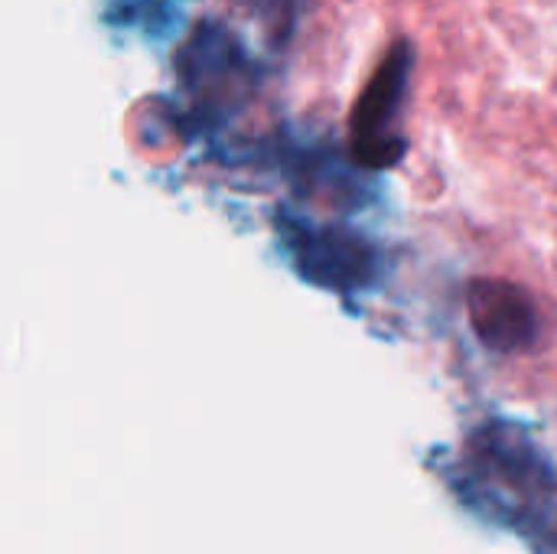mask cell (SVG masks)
Wrapping results in <instances>:
<instances>
[{"label": "cell", "instance_id": "obj_3", "mask_svg": "<svg viewBox=\"0 0 557 554\" xmlns=\"http://www.w3.org/2000/svg\"><path fill=\"white\" fill-rule=\"evenodd\" d=\"M284 242L307 281H317L333 291H356L375 281L379 255L366 238L352 232L287 225Z\"/></svg>", "mask_w": 557, "mask_h": 554}, {"label": "cell", "instance_id": "obj_2", "mask_svg": "<svg viewBox=\"0 0 557 554\" xmlns=\"http://www.w3.org/2000/svg\"><path fill=\"white\" fill-rule=\"evenodd\" d=\"M467 310H470V323L480 343H486L496 353L532 349L545 333V320H542L535 297L506 278L470 281Z\"/></svg>", "mask_w": 557, "mask_h": 554}, {"label": "cell", "instance_id": "obj_1", "mask_svg": "<svg viewBox=\"0 0 557 554\" xmlns=\"http://www.w3.org/2000/svg\"><path fill=\"white\" fill-rule=\"evenodd\" d=\"M411 72H414V49L408 39L395 42L382 65L366 82L352 118H349V150L356 163L366 170H388L395 167L405 150V104L411 91Z\"/></svg>", "mask_w": 557, "mask_h": 554}]
</instances>
